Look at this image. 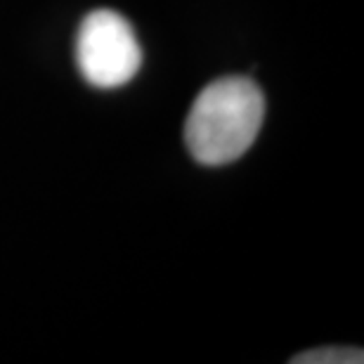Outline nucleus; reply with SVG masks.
<instances>
[{"instance_id": "nucleus-1", "label": "nucleus", "mask_w": 364, "mask_h": 364, "mask_svg": "<svg viewBox=\"0 0 364 364\" xmlns=\"http://www.w3.org/2000/svg\"><path fill=\"white\" fill-rule=\"evenodd\" d=\"M265 119V97L256 81L225 76L196 95L185 121V144L201 166H228L256 142Z\"/></svg>"}, {"instance_id": "nucleus-2", "label": "nucleus", "mask_w": 364, "mask_h": 364, "mask_svg": "<svg viewBox=\"0 0 364 364\" xmlns=\"http://www.w3.org/2000/svg\"><path fill=\"white\" fill-rule=\"evenodd\" d=\"M76 64L100 90L130 83L142 67V48L130 21L114 10H92L78 26Z\"/></svg>"}, {"instance_id": "nucleus-3", "label": "nucleus", "mask_w": 364, "mask_h": 364, "mask_svg": "<svg viewBox=\"0 0 364 364\" xmlns=\"http://www.w3.org/2000/svg\"><path fill=\"white\" fill-rule=\"evenodd\" d=\"M362 348H317V350L301 353L296 358H291L294 364H360L364 362Z\"/></svg>"}]
</instances>
